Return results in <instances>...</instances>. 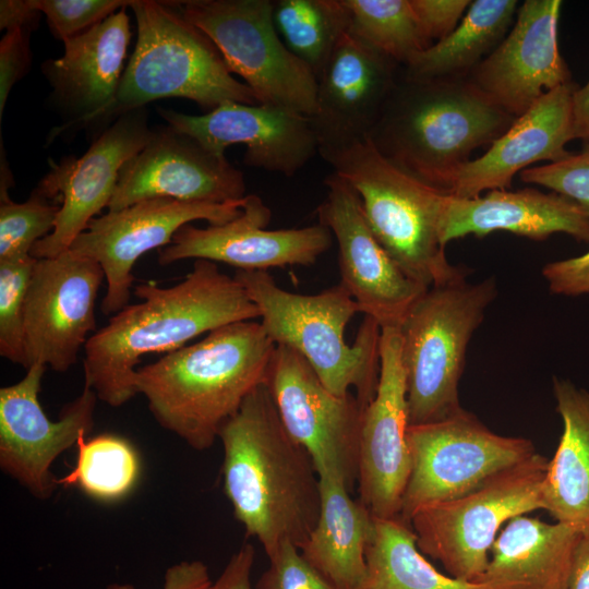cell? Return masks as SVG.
Here are the masks:
<instances>
[{
    "mask_svg": "<svg viewBox=\"0 0 589 589\" xmlns=\"http://www.w3.org/2000/svg\"><path fill=\"white\" fill-rule=\"evenodd\" d=\"M137 303L113 314L84 346V386L111 407L137 395L136 365L151 353H167L221 326L260 318L243 286L215 262L195 260L180 283L133 287Z\"/></svg>",
    "mask_w": 589,
    "mask_h": 589,
    "instance_id": "6da1fadb",
    "label": "cell"
},
{
    "mask_svg": "<svg viewBox=\"0 0 589 589\" xmlns=\"http://www.w3.org/2000/svg\"><path fill=\"white\" fill-rule=\"evenodd\" d=\"M223 489L236 519L267 557L300 548L318 519L320 482L308 452L285 429L265 383L220 429Z\"/></svg>",
    "mask_w": 589,
    "mask_h": 589,
    "instance_id": "7a4b0ae2",
    "label": "cell"
},
{
    "mask_svg": "<svg viewBox=\"0 0 589 589\" xmlns=\"http://www.w3.org/2000/svg\"><path fill=\"white\" fill-rule=\"evenodd\" d=\"M275 349L261 322L228 324L139 368L136 392L161 428L204 450L250 393L265 383Z\"/></svg>",
    "mask_w": 589,
    "mask_h": 589,
    "instance_id": "3957f363",
    "label": "cell"
},
{
    "mask_svg": "<svg viewBox=\"0 0 589 589\" xmlns=\"http://www.w3.org/2000/svg\"><path fill=\"white\" fill-rule=\"evenodd\" d=\"M515 120L467 76L412 79L401 70L368 137L389 161L443 191L474 149L491 145Z\"/></svg>",
    "mask_w": 589,
    "mask_h": 589,
    "instance_id": "277c9868",
    "label": "cell"
},
{
    "mask_svg": "<svg viewBox=\"0 0 589 589\" xmlns=\"http://www.w3.org/2000/svg\"><path fill=\"white\" fill-rule=\"evenodd\" d=\"M260 312V322L276 346L288 347L314 370L334 395L354 389L363 406L374 398L380 377L381 326L365 316L352 345L345 341L350 320L360 312L339 283L314 294L280 288L267 271H236Z\"/></svg>",
    "mask_w": 589,
    "mask_h": 589,
    "instance_id": "5b68a950",
    "label": "cell"
},
{
    "mask_svg": "<svg viewBox=\"0 0 589 589\" xmlns=\"http://www.w3.org/2000/svg\"><path fill=\"white\" fill-rule=\"evenodd\" d=\"M318 154L357 192L372 232L410 278L428 288L466 278L441 242L447 193L389 161L369 137Z\"/></svg>",
    "mask_w": 589,
    "mask_h": 589,
    "instance_id": "8992f818",
    "label": "cell"
},
{
    "mask_svg": "<svg viewBox=\"0 0 589 589\" xmlns=\"http://www.w3.org/2000/svg\"><path fill=\"white\" fill-rule=\"evenodd\" d=\"M180 1L133 0L134 51L105 116H121L165 97H181L212 111L233 101L259 105L233 77L213 41L182 14Z\"/></svg>",
    "mask_w": 589,
    "mask_h": 589,
    "instance_id": "52a82bcc",
    "label": "cell"
},
{
    "mask_svg": "<svg viewBox=\"0 0 589 589\" xmlns=\"http://www.w3.org/2000/svg\"><path fill=\"white\" fill-rule=\"evenodd\" d=\"M497 294L494 278L430 287L398 327L409 425L443 420L462 407L458 385L468 345Z\"/></svg>",
    "mask_w": 589,
    "mask_h": 589,
    "instance_id": "ba28073f",
    "label": "cell"
},
{
    "mask_svg": "<svg viewBox=\"0 0 589 589\" xmlns=\"http://www.w3.org/2000/svg\"><path fill=\"white\" fill-rule=\"evenodd\" d=\"M548 464L534 453L464 496L418 510L409 525L419 550L441 563L449 576L480 582L502 527L543 509Z\"/></svg>",
    "mask_w": 589,
    "mask_h": 589,
    "instance_id": "9c48e42d",
    "label": "cell"
},
{
    "mask_svg": "<svg viewBox=\"0 0 589 589\" xmlns=\"http://www.w3.org/2000/svg\"><path fill=\"white\" fill-rule=\"evenodd\" d=\"M184 17L219 50L228 70L241 76L260 104L310 117L317 80L281 40L271 0L180 1Z\"/></svg>",
    "mask_w": 589,
    "mask_h": 589,
    "instance_id": "30bf717a",
    "label": "cell"
},
{
    "mask_svg": "<svg viewBox=\"0 0 589 589\" xmlns=\"http://www.w3.org/2000/svg\"><path fill=\"white\" fill-rule=\"evenodd\" d=\"M407 443L411 470L399 514L407 524L418 510L464 496L537 453L530 440L497 434L464 408L409 425Z\"/></svg>",
    "mask_w": 589,
    "mask_h": 589,
    "instance_id": "8fae6325",
    "label": "cell"
},
{
    "mask_svg": "<svg viewBox=\"0 0 589 589\" xmlns=\"http://www.w3.org/2000/svg\"><path fill=\"white\" fill-rule=\"evenodd\" d=\"M265 384L285 429L308 452L316 472L339 476L351 491L365 406L352 393L334 395L306 360L285 346H276Z\"/></svg>",
    "mask_w": 589,
    "mask_h": 589,
    "instance_id": "7c38bea8",
    "label": "cell"
},
{
    "mask_svg": "<svg viewBox=\"0 0 589 589\" xmlns=\"http://www.w3.org/2000/svg\"><path fill=\"white\" fill-rule=\"evenodd\" d=\"M245 196L227 203L153 197L92 219L69 250L103 268L106 292L101 312L116 314L129 304L134 287L132 269L143 254L167 247L182 226L194 220L223 225L237 218Z\"/></svg>",
    "mask_w": 589,
    "mask_h": 589,
    "instance_id": "4fadbf2b",
    "label": "cell"
},
{
    "mask_svg": "<svg viewBox=\"0 0 589 589\" xmlns=\"http://www.w3.org/2000/svg\"><path fill=\"white\" fill-rule=\"evenodd\" d=\"M100 265L68 250L36 261L24 314V368L41 363L67 372L95 333Z\"/></svg>",
    "mask_w": 589,
    "mask_h": 589,
    "instance_id": "5bb4252c",
    "label": "cell"
},
{
    "mask_svg": "<svg viewBox=\"0 0 589 589\" xmlns=\"http://www.w3.org/2000/svg\"><path fill=\"white\" fill-rule=\"evenodd\" d=\"M46 368L35 363L17 383L0 388V467L39 500L59 486L53 461L93 430L98 399L84 386L59 419L50 420L38 398Z\"/></svg>",
    "mask_w": 589,
    "mask_h": 589,
    "instance_id": "9a60e30c",
    "label": "cell"
},
{
    "mask_svg": "<svg viewBox=\"0 0 589 589\" xmlns=\"http://www.w3.org/2000/svg\"><path fill=\"white\" fill-rule=\"evenodd\" d=\"M325 199L316 207L318 224L338 245L340 284L361 313L381 328L399 327L416 301L429 289L410 278L372 232L357 192L341 178H325Z\"/></svg>",
    "mask_w": 589,
    "mask_h": 589,
    "instance_id": "2e32d148",
    "label": "cell"
},
{
    "mask_svg": "<svg viewBox=\"0 0 589 589\" xmlns=\"http://www.w3.org/2000/svg\"><path fill=\"white\" fill-rule=\"evenodd\" d=\"M153 133L144 110H132L119 116L82 157L52 166L37 189L61 206L51 233L32 248L33 257H55L71 248L92 219L108 207L120 169Z\"/></svg>",
    "mask_w": 589,
    "mask_h": 589,
    "instance_id": "e0dca14e",
    "label": "cell"
},
{
    "mask_svg": "<svg viewBox=\"0 0 589 589\" xmlns=\"http://www.w3.org/2000/svg\"><path fill=\"white\" fill-rule=\"evenodd\" d=\"M408 426L401 337L398 327H385L378 385L363 412L358 458L359 500L375 518L399 517L411 470Z\"/></svg>",
    "mask_w": 589,
    "mask_h": 589,
    "instance_id": "ac0fdd59",
    "label": "cell"
},
{
    "mask_svg": "<svg viewBox=\"0 0 589 589\" xmlns=\"http://www.w3.org/2000/svg\"><path fill=\"white\" fill-rule=\"evenodd\" d=\"M244 194V176L225 155L168 125L154 131L144 148L122 166L108 209L153 197L227 203Z\"/></svg>",
    "mask_w": 589,
    "mask_h": 589,
    "instance_id": "d6986e66",
    "label": "cell"
},
{
    "mask_svg": "<svg viewBox=\"0 0 589 589\" xmlns=\"http://www.w3.org/2000/svg\"><path fill=\"white\" fill-rule=\"evenodd\" d=\"M272 213L257 195L245 196L241 214L223 225L200 228L187 224L158 251L160 265L194 259L221 262L237 271H267L314 264L333 243L328 228L265 229Z\"/></svg>",
    "mask_w": 589,
    "mask_h": 589,
    "instance_id": "ffe728a7",
    "label": "cell"
},
{
    "mask_svg": "<svg viewBox=\"0 0 589 589\" xmlns=\"http://www.w3.org/2000/svg\"><path fill=\"white\" fill-rule=\"evenodd\" d=\"M561 8L560 0H526L510 32L466 75L516 119L545 93L572 82L557 43Z\"/></svg>",
    "mask_w": 589,
    "mask_h": 589,
    "instance_id": "44dd1931",
    "label": "cell"
},
{
    "mask_svg": "<svg viewBox=\"0 0 589 589\" xmlns=\"http://www.w3.org/2000/svg\"><path fill=\"white\" fill-rule=\"evenodd\" d=\"M172 129L213 153L235 144L247 147L243 164L286 177L294 176L318 153L309 117L269 105L227 101L202 116L158 108Z\"/></svg>",
    "mask_w": 589,
    "mask_h": 589,
    "instance_id": "7402d4cb",
    "label": "cell"
},
{
    "mask_svg": "<svg viewBox=\"0 0 589 589\" xmlns=\"http://www.w3.org/2000/svg\"><path fill=\"white\" fill-rule=\"evenodd\" d=\"M401 65L349 32L317 76L309 117L318 152L368 137L390 97Z\"/></svg>",
    "mask_w": 589,
    "mask_h": 589,
    "instance_id": "603a6c76",
    "label": "cell"
},
{
    "mask_svg": "<svg viewBox=\"0 0 589 589\" xmlns=\"http://www.w3.org/2000/svg\"><path fill=\"white\" fill-rule=\"evenodd\" d=\"M578 86L572 81L545 93L485 154L454 170L443 191L455 197L472 199L484 191L507 190L514 176L531 164L554 163L569 156L565 145L575 139L573 95Z\"/></svg>",
    "mask_w": 589,
    "mask_h": 589,
    "instance_id": "cb8c5ba5",
    "label": "cell"
},
{
    "mask_svg": "<svg viewBox=\"0 0 589 589\" xmlns=\"http://www.w3.org/2000/svg\"><path fill=\"white\" fill-rule=\"evenodd\" d=\"M507 231L542 241L563 232L589 242V217L572 200L536 189L492 190L472 199L447 194L441 223L444 247L455 239Z\"/></svg>",
    "mask_w": 589,
    "mask_h": 589,
    "instance_id": "d4e9b609",
    "label": "cell"
},
{
    "mask_svg": "<svg viewBox=\"0 0 589 589\" xmlns=\"http://www.w3.org/2000/svg\"><path fill=\"white\" fill-rule=\"evenodd\" d=\"M130 38L129 16L121 9L63 41L64 53L43 64L58 100L79 115L72 123L101 118L112 105Z\"/></svg>",
    "mask_w": 589,
    "mask_h": 589,
    "instance_id": "484cf974",
    "label": "cell"
},
{
    "mask_svg": "<svg viewBox=\"0 0 589 589\" xmlns=\"http://www.w3.org/2000/svg\"><path fill=\"white\" fill-rule=\"evenodd\" d=\"M584 529L525 515L510 519L494 541L482 581L524 589H566Z\"/></svg>",
    "mask_w": 589,
    "mask_h": 589,
    "instance_id": "4316f807",
    "label": "cell"
},
{
    "mask_svg": "<svg viewBox=\"0 0 589 589\" xmlns=\"http://www.w3.org/2000/svg\"><path fill=\"white\" fill-rule=\"evenodd\" d=\"M321 493L318 519L302 555L338 589H356L366 569V550L374 517L337 474L317 473Z\"/></svg>",
    "mask_w": 589,
    "mask_h": 589,
    "instance_id": "83f0119b",
    "label": "cell"
},
{
    "mask_svg": "<svg viewBox=\"0 0 589 589\" xmlns=\"http://www.w3.org/2000/svg\"><path fill=\"white\" fill-rule=\"evenodd\" d=\"M563 432L542 483L543 509L556 521L589 529V390L554 377Z\"/></svg>",
    "mask_w": 589,
    "mask_h": 589,
    "instance_id": "f1b7e54d",
    "label": "cell"
},
{
    "mask_svg": "<svg viewBox=\"0 0 589 589\" xmlns=\"http://www.w3.org/2000/svg\"><path fill=\"white\" fill-rule=\"evenodd\" d=\"M356 589H524L504 582H469L438 572L419 550L409 524L374 517L366 569Z\"/></svg>",
    "mask_w": 589,
    "mask_h": 589,
    "instance_id": "f546056e",
    "label": "cell"
},
{
    "mask_svg": "<svg viewBox=\"0 0 589 589\" xmlns=\"http://www.w3.org/2000/svg\"><path fill=\"white\" fill-rule=\"evenodd\" d=\"M516 0L471 1L456 28L401 67L412 79L466 76L505 38Z\"/></svg>",
    "mask_w": 589,
    "mask_h": 589,
    "instance_id": "4dcf8cb0",
    "label": "cell"
},
{
    "mask_svg": "<svg viewBox=\"0 0 589 589\" xmlns=\"http://www.w3.org/2000/svg\"><path fill=\"white\" fill-rule=\"evenodd\" d=\"M275 27L286 47L318 76L340 39L349 32L341 0L273 1Z\"/></svg>",
    "mask_w": 589,
    "mask_h": 589,
    "instance_id": "1f68e13d",
    "label": "cell"
},
{
    "mask_svg": "<svg viewBox=\"0 0 589 589\" xmlns=\"http://www.w3.org/2000/svg\"><path fill=\"white\" fill-rule=\"evenodd\" d=\"M76 464L58 485L76 486L86 495L101 502H113L127 496L135 486L140 457L134 446L116 434L81 437Z\"/></svg>",
    "mask_w": 589,
    "mask_h": 589,
    "instance_id": "d6a6232c",
    "label": "cell"
},
{
    "mask_svg": "<svg viewBox=\"0 0 589 589\" xmlns=\"http://www.w3.org/2000/svg\"><path fill=\"white\" fill-rule=\"evenodd\" d=\"M341 1L349 15V33L401 67L432 46L410 0Z\"/></svg>",
    "mask_w": 589,
    "mask_h": 589,
    "instance_id": "836d02e7",
    "label": "cell"
},
{
    "mask_svg": "<svg viewBox=\"0 0 589 589\" xmlns=\"http://www.w3.org/2000/svg\"><path fill=\"white\" fill-rule=\"evenodd\" d=\"M60 206L38 189L23 203L0 201V260L31 255L34 244L53 230Z\"/></svg>",
    "mask_w": 589,
    "mask_h": 589,
    "instance_id": "e575fe53",
    "label": "cell"
},
{
    "mask_svg": "<svg viewBox=\"0 0 589 589\" xmlns=\"http://www.w3.org/2000/svg\"><path fill=\"white\" fill-rule=\"evenodd\" d=\"M36 261L32 255L0 260V356L22 366L25 301Z\"/></svg>",
    "mask_w": 589,
    "mask_h": 589,
    "instance_id": "d590c367",
    "label": "cell"
},
{
    "mask_svg": "<svg viewBox=\"0 0 589 589\" xmlns=\"http://www.w3.org/2000/svg\"><path fill=\"white\" fill-rule=\"evenodd\" d=\"M519 177L522 182L545 187L572 200L589 217V140L584 141L577 154L525 169Z\"/></svg>",
    "mask_w": 589,
    "mask_h": 589,
    "instance_id": "8d00e7d4",
    "label": "cell"
},
{
    "mask_svg": "<svg viewBox=\"0 0 589 589\" xmlns=\"http://www.w3.org/2000/svg\"><path fill=\"white\" fill-rule=\"evenodd\" d=\"M133 0H34L47 17L53 36L60 40L75 37L130 7Z\"/></svg>",
    "mask_w": 589,
    "mask_h": 589,
    "instance_id": "74e56055",
    "label": "cell"
},
{
    "mask_svg": "<svg viewBox=\"0 0 589 589\" xmlns=\"http://www.w3.org/2000/svg\"><path fill=\"white\" fill-rule=\"evenodd\" d=\"M268 560L255 589H338L291 542L281 543Z\"/></svg>",
    "mask_w": 589,
    "mask_h": 589,
    "instance_id": "f35d334b",
    "label": "cell"
},
{
    "mask_svg": "<svg viewBox=\"0 0 589 589\" xmlns=\"http://www.w3.org/2000/svg\"><path fill=\"white\" fill-rule=\"evenodd\" d=\"M32 31L27 27L9 28L0 41V118L11 88L29 65Z\"/></svg>",
    "mask_w": 589,
    "mask_h": 589,
    "instance_id": "ab89813d",
    "label": "cell"
},
{
    "mask_svg": "<svg viewBox=\"0 0 589 589\" xmlns=\"http://www.w3.org/2000/svg\"><path fill=\"white\" fill-rule=\"evenodd\" d=\"M426 40L440 41L449 35L464 17L469 0H410Z\"/></svg>",
    "mask_w": 589,
    "mask_h": 589,
    "instance_id": "60d3db41",
    "label": "cell"
},
{
    "mask_svg": "<svg viewBox=\"0 0 589 589\" xmlns=\"http://www.w3.org/2000/svg\"><path fill=\"white\" fill-rule=\"evenodd\" d=\"M542 276L554 294H589V251L579 256L546 264L542 268Z\"/></svg>",
    "mask_w": 589,
    "mask_h": 589,
    "instance_id": "b9f144b4",
    "label": "cell"
},
{
    "mask_svg": "<svg viewBox=\"0 0 589 589\" xmlns=\"http://www.w3.org/2000/svg\"><path fill=\"white\" fill-rule=\"evenodd\" d=\"M208 567L201 561H182L167 568L163 589H212ZM107 589H136L130 584H110Z\"/></svg>",
    "mask_w": 589,
    "mask_h": 589,
    "instance_id": "7bdbcfd3",
    "label": "cell"
},
{
    "mask_svg": "<svg viewBox=\"0 0 589 589\" xmlns=\"http://www.w3.org/2000/svg\"><path fill=\"white\" fill-rule=\"evenodd\" d=\"M255 550L252 544L244 543L229 558L224 570L213 584L212 589H253L251 574Z\"/></svg>",
    "mask_w": 589,
    "mask_h": 589,
    "instance_id": "ee69618b",
    "label": "cell"
},
{
    "mask_svg": "<svg viewBox=\"0 0 589 589\" xmlns=\"http://www.w3.org/2000/svg\"><path fill=\"white\" fill-rule=\"evenodd\" d=\"M34 0H1L0 28L27 27L34 29L40 19Z\"/></svg>",
    "mask_w": 589,
    "mask_h": 589,
    "instance_id": "f6af8a7d",
    "label": "cell"
},
{
    "mask_svg": "<svg viewBox=\"0 0 589 589\" xmlns=\"http://www.w3.org/2000/svg\"><path fill=\"white\" fill-rule=\"evenodd\" d=\"M566 589H589V529H585L576 546Z\"/></svg>",
    "mask_w": 589,
    "mask_h": 589,
    "instance_id": "bcb514c9",
    "label": "cell"
},
{
    "mask_svg": "<svg viewBox=\"0 0 589 589\" xmlns=\"http://www.w3.org/2000/svg\"><path fill=\"white\" fill-rule=\"evenodd\" d=\"M574 136L582 141L589 140V81L578 86L573 95Z\"/></svg>",
    "mask_w": 589,
    "mask_h": 589,
    "instance_id": "7dc6e473",
    "label": "cell"
}]
</instances>
